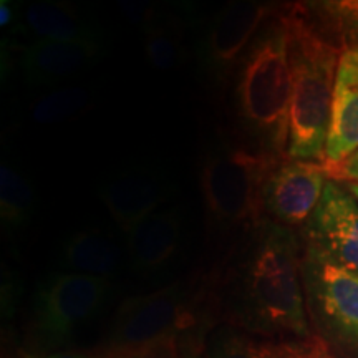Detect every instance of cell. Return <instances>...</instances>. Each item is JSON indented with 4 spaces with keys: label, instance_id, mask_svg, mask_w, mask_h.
Segmentation results:
<instances>
[{
    "label": "cell",
    "instance_id": "cell-1",
    "mask_svg": "<svg viewBox=\"0 0 358 358\" xmlns=\"http://www.w3.org/2000/svg\"><path fill=\"white\" fill-rule=\"evenodd\" d=\"M245 234L227 282L234 313L259 334L282 340L310 337L297 234L268 219Z\"/></svg>",
    "mask_w": 358,
    "mask_h": 358
},
{
    "label": "cell",
    "instance_id": "cell-2",
    "mask_svg": "<svg viewBox=\"0 0 358 358\" xmlns=\"http://www.w3.org/2000/svg\"><path fill=\"white\" fill-rule=\"evenodd\" d=\"M289 35L282 12L261 27L236 70L234 105L250 148L285 158L290 123Z\"/></svg>",
    "mask_w": 358,
    "mask_h": 358
},
{
    "label": "cell",
    "instance_id": "cell-3",
    "mask_svg": "<svg viewBox=\"0 0 358 358\" xmlns=\"http://www.w3.org/2000/svg\"><path fill=\"white\" fill-rule=\"evenodd\" d=\"M289 35L290 123L287 156L325 164L340 53L313 32L297 6L282 10Z\"/></svg>",
    "mask_w": 358,
    "mask_h": 358
},
{
    "label": "cell",
    "instance_id": "cell-4",
    "mask_svg": "<svg viewBox=\"0 0 358 358\" xmlns=\"http://www.w3.org/2000/svg\"><path fill=\"white\" fill-rule=\"evenodd\" d=\"M280 158L252 148L219 143L204 156L199 185L209 224L219 231L249 232L266 216L262 186L268 171Z\"/></svg>",
    "mask_w": 358,
    "mask_h": 358
},
{
    "label": "cell",
    "instance_id": "cell-5",
    "mask_svg": "<svg viewBox=\"0 0 358 358\" xmlns=\"http://www.w3.org/2000/svg\"><path fill=\"white\" fill-rule=\"evenodd\" d=\"M275 12L268 3L236 0L214 13L194 43L201 73L216 85L226 82L231 73H236L241 58L261 27Z\"/></svg>",
    "mask_w": 358,
    "mask_h": 358
},
{
    "label": "cell",
    "instance_id": "cell-6",
    "mask_svg": "<svg viewBox=\"0 0 358 358\" xmlns=\"http://www.w3.org/2000/svg\"><path fill=\"white\" fill-rule=\"evenodd\" d=\"M302 279L317 317L340 338L358 343V272L307 244Z\"/></svg>",
    "mask_w": 358,
    "mask_h": 358
},
{
    "label": "cell",
    "instance_id": "cell-7",
    "mask_svg": "<svg viewBox=\"0 0 358 358\" xmlns=\"http://www.w3.org/2000/svg\"><path fill=\"white\" fill-rule=\"evenodd\" d=\"M191 297L182 284L131 297L116 310L111 325V345L124 352L161 337L176 335L192 325Z\"/></svg>",
    "mask_w": 358,
    "mask_h": 358
},
{
    "label": "cell",
    "instance_id": "cell-8",
    "mask_svg": "<svg viewBox=\"0 0 358 358\" xmlns=\"http://www.w3.org/2000/svg\"><path fill=\"white\" fill-rule=\"evenodd\" d=\"M113 292L110 279L80 274H58L38 289L35 322L50 338H64L93 319Z\"/></svg>",
    "mask_w": 358,
    "mask_h": 358
},
{
    "label": "cell",
    "instance_id": "cell-9",
    "mask_svg": "<svg viewBox=\"0 0 358 358\" xmlns=\"http://www.w3.org/2000/svg\"><path fill=\"white\" fill-rule=\"evenodd\" d=\"M176 185L153 164H127L111 169L98 181V198L108 209L116 226L129 232L161 204L171 199Z\"/></svg>",
    "mask_w": 358,
    "mask_h": 358
},
{
    "label": "cell",
    "instance_id": "cell-10",
    "mask_svg": "<svg viewBox=\"0 0 358 358\" xmlns=\"http://www.w3.org/2000/svg\"><path fill=\"white\" fill-rule=\"evenodd\" d=\"M325 164L280 158L262 186V209L268 221L285 227L307 224L327 186Z\"/></svg>",
    "mask_w": 358,
    "mask_h": 358
},
{
    "label": "cell",
    "instance_id": "cell-11",
    "mask_svg": "<svg viewBox=\"0 0 358 358\" xmlns=\"http://www.w3.org/2000/svg\"><path fill=\"white\" fill-rule=\"evenodd\" d=\"M307 244L317 245L358 272V199L330 179L306 224Z\"/></svg>",
    "mask_w": 358,
    "mask_h": 358
},
{
    "label": "cell",
    "instance_id": "cell-12",
    "mask_svg": "<svg viewBox=\"0 0 358 358\" xmlns=\"http://www.w3.org/2000/svg\"><path fill=\"white\" fill-rule=\"evenodd\" d=\"M185 221L178 208L161 209L131 231L128 236V262L136 274L158 275L178 261L182 245Z\"/></svg>",
    "mask_w": 358,
    "mask_h": 358
},
{
    "label": "cell",
    "instance_id": "cell-13",
    "mask_svg": "<svg viewBox=\"0 0 358 358\" xmlns=\"http://www.w3.org/2000/svg\"><path fill=\"white\" fill-rule=\"evenodd\" d=\"M101 50L103 43L34 40L19 53L22 80L32 88L53 87L95 65Z\"/></svg>",
    "mask_w": 358,
    "mask_h": 358
},
{
    "label": "cell",
    "instance_id": "cell-14",
    "mask_svg": "<svg viewBox=\"0 0 358 358\" xmlns=\"http://www.w3.org/2000/svg\"><path fill=\"white\" fill-rule=\"evenodd\" d=\"M358 150V47L340 55L325 166L335 168Z\"/></svg>",
    "mask_w": 358,
    "mask_h": 358
},
{
    "label": "cell",
    "instance_id": "cell-15",
    "mask_svg": "<svg viewBox=\"0 0 358 358\" xmlns=\"http://www.w3.org/2000/svg\"><path fill=\"white\" fill-rule=\"evenodd\" d=\"M24 27L35 40L73 43H103L96 20L87 10L64 0L30 3L24 12Z\"/></svg>",
    "mask_w": 358,
    "mask_h": 358
},
{
    "label": "cell",
    "instance_id": "cell-16",
    "mask_svg": "<svg viewBox=\"0 0 358 358\" xmlns=\"http://www.w3.org/2000/svg\"><path fill=\"white\" fill-rule=\"evenodd\" d=\"M58 264L69 274L108 279L122 264V250L101 231L83 229L62 244Z\"/></svg>",
    "mask_w": 358,
    "mask_h": 358
},
{
    "label": "cell",
    "instance_id": "cell-17",
    "mask_svg": "<svg viewBox=\"0 0 358 358\" xmlns=\"http://www.w3.org/2000/svg\"><path fill=\"white\" fill-rule=\"evenodd\" d=\"M313 32L340 53L358 47V0L295 3Z\"/></svg>",
    "mask_w": 358,
    "mask_h": 358
},
{
    "label": "cell",
    "instance_id": "cell-18",
    "mask_svg": "<svg viewBox=\"0 0 358 358\" xmlns=\"http://www.w3.org/2000/svg\"><path fill=\"white\" fill-rule=\"evenodd\" d=\"M185 17L158 12L141 30L148 64L158 71L176 70L186 58Z\"/></svg>",
    "mask_w": 358,
    "mask_h": 358
},
{
    "label": "cell",
    "instance_id": "cell-19",
    "mask_svg": "<svg viewBox=\"0 0 358 358\" xmlns=\"http://www.w3.org/2000/svg\"><path fill=\"white\" fill-rule=\"evenodd\" d=\"M214 358H334L324 340L317 337L289 340L232 338Z\"/></svg>",
    "mask_w": 358,
    "mask_h": 358
},
{
    "label": "cell",
    "instance_id": "cell-20",
    "mask_svg": "<svg viewBox=\"0 0 358 358\" xmlns=\"http://www.w3.org/2000/svg\"><path fill=\"white\" fill-rule=\"evenodd\" d=\"M38 199L24 173L3 161L0 166V217L8 229H20L32 221Z\"/></svg>",
    "mask_w": 358,
    "mask_h": 358
},
{
    "label": "cell",
    "instance_id": "cell-21",
    "mask_svg": "<svg viewBox=\"0 0 358 358\" xmlns=\"http://www.w3.org/2000/svg\"><path fill=\"white\" fill-rule=\"evenodd\" d=\"M92 103L93 92L83 85L55 88L32 103L29 110V118L35 124L52 127V124L64 123L80 115Z\"/></svg>",
    "mask_w": 358,
    "mask_h": 358
},
{
    "label": "cell",
    "instance_id": "cell-22",
    "mask_svg": "<svg viewBox=\"0 0 358 358\" xmlns=\"http://www.w3.org/2000/svg\"><path fill=\"white\" fill-rule=\"evenodd\" d=\"M118 358H181L178 347L176 335L161 337L145 345L129 348V350L120 352Z\"/></svg>",
    "mask_w": 358,
    "mask_h": 358
},
{
    "label": "cell",
    "instance_id": "cell-23",
    "mask_svg": "<svg viewBox=\"0 0 358 358\" xmlns=\"http://www.w3.org/2000/svg\"><path fill=\"white\" fill-rule=\"evenodd\" d=\"M120 8L128 22L138 25L141 30L150 25L158 15V8L155 7V3L145 2V0H123L120 2Z\"/></svg>",
    "mask_w": 358,
    "mask_h": 358
},
{
    "label": "cell",
    "instance_id": "cell-24",
    "mask_svg": "<svg viewBox=\"0 0 358 358\" xmlns=\"http://www.w3.org/2000/svg\"><path fill=\"white\" fill-rule=\"evenodd\" d=\"M332 169L334 179H345V181L358 182V150L353 153L350 158H347L338 166L330 168Z\"/></svg>",
    "mask_w": 358,
    "mask_h": 358
},
{
    "label": "cell",
    "instance_id": "cell-25",
    "mask_svg": "<svg viewBox=\"0 0 358 358\" xmlns=\"http://www.w3.org/2000/svg\"><path fill=\"white\" fill-rule=\"evenodd\" d=\"M17 19V7L13 6L10 0H2L0 2V25L6 27L12 25Z\"/></svg>",
    "mask_w": 358,
    "mask_h": 358
},
{
    "label": "cell",
    "instance_id": "cell-26",
    "mask_svg": "<svg viewBox=\"0 0 358 358\" xmlns=\"http://www.w3.org/2000/svg\"><path fill=\"white\" fill-rule=\"evenodd\" d=\"M47 358H90V357L83 355V353H57V355H52Z\"/></svg>",
    "mask_w": 358,
    "mask_h": 358
},
{
    "label": "cell",
    "instance_id": "cell-27",
    "mask_svg": "<svg viewBox=\"0 0 358 358\" xmlns=\"http://www.w3.org/2000/svg\"><path fill=\"white\" fill-rule=\"evenodd\" d=\"M348 191L352 192L353 196H355V198L358 199V182H352V185H348V187H347Z\"/></svg>",
    "mask_w": 358,
    "mask_h": 358
}]
</instances>
